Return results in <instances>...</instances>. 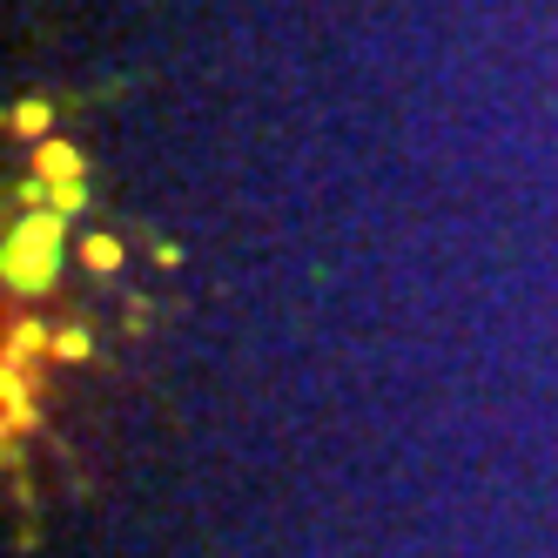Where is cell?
Wrapping results in <instances>:
<instances>
[{"label": "cell", "instance_id": "cell-4", "mask_svg": "<svg viewBox=\"0 0 558 558\" xmlns=\"http://www.w3.org/2000/svg\"><path fill=\"white\" fill-rule=\"evenodd\" d=\"M54 356H68V364H82V356H88V337H82V330H61V337H54Z\"/></svg>", "mask_w": 558, "mask_h": 558}, {"label": "cell", "instance_id": "cell-1", "mask_svg": "<svg viewBox=\"0 0 558 558\" xmlns=\"http://www.w3.org/2000/svg\"><path fill=\"white\" fill-rule=\"evenodd\" d=\"M61 256H68V216L54 209H27L14 229H8V243H0V276H8V290H48L54 276H61Z\"/></svg>", "mask_w": 558, "mask_h": 558}, {"label": "cell", "instance_id": "cell-3", "mask_svg": "<svg viewBox=\"0 0 558 558\" xmlns=\"http://www.w3.org/2000/svg\"><path fill=\"white\" fill-rule=\"evenodd\" d=\"M82 256H88V269H122V243H114V235H88V243H82Z\"/></svg>", "mask_w": 558, "mask_h": 558}, {"label": "cell", "instance_id": "cell-2", "mask_svg": "<svg viewBox=\"0 0 558 558\" xmlns=\"http://www.w3.org/2000/svg\"><path fill=\"white\" fill-rule=\"evenodd\" d=\"M48 122H54L48 101H14V108H8V129H14L21 142H48Z\"/></svg>", "mask_w": 558, "mask_h": 558}]
</instances>
